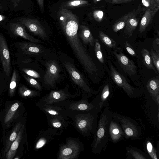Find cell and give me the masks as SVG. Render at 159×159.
Instances as JSON below:
<instances>
[{"mask_svg":"<svg viewBox=\"0 0 159 159\" xmlns=\"http://www.w3.org/2000/svg\"><path fill=\"white\" fill-rule=\"evenodd\" d=\"M78 29L64 31L74 54L84 71L93 81L98 74V70L92 58L84 47L78 34Z\"/></svg>","mask_w":159,"mask_h":159,"instance_id":"cell-1","label":"cell"},{"mask_svg":"<svg viewBox=\"0 0 159 159\" xmlns=\"http://www.w3.org/2000/svg\"><path fill=\"white\" fill-rule=\"evenodd\" d=\"M71 123L82 136L89 137L96 132L98 126V117L100 112L98 109L89 111L66 110Z\"/></svg>","mask_w":159,"mask_h":159,"instance_id":"cell-2","label":"cell"},{"mask_svg":"<svg viewBox=\"0 0 159 159\" xmlns=\"http://www.w3.org/2000/svg\"><path fill=\"white\" fill-rule=\"evenodd\" d=\"M96 131L93 135V140L91 144L92 152L95 154L100 153L105 148L109 138V125L112 119V112L109 107H105L100 112Z\"/></svg>","mask_w":159,"mask_h":159,"instance_id":"cell-3","label":"cell"},{"mask_svg":"<svg viewBox=\"0 0 159 159\" xmlns=\"http://www.w3.org/2000/svg\"><path fill=\"white\" fill-rule=\"evenodd\" d=\"M59 58L62 65L68 73L72 82L82 94L96 95L99 92L93 89L82 74L79 71L71 59L63 53H60Z\"/></svg>","mask_w":159,"mask_h":159,"instance_id":"cell-4","label":"cell"},{"mask_svg":"<svg viewBox=\"0 0 159 159\" xmlns=\"http://www.w3.org/2000/svg\"><path fill=\"white\" fill-rule=\"evenodd\" d=\"M46 68L42 86L48 90L57 89V84L64 78V73L60 64L54 58H51L40 61Z\"/></svg>","mask_w":159,"mask_h":159,"instance_id":"cell-5","label":"cell"},{"mask_svg":"<svg viewBox=\"0 0 159 159\" xmlns=\"http://www.w3.org/2000/svg\"><path fill=\"white\" fill-rule=\"evenodd\" d=\"M59 145L57 159H77L84 150V145L79 139L70 137L66 138L65 143Z\"/></svg>","mask_w":159,"mask_h":159,"instance_id":"cell-6","label":"cell"},{"mask_svg":"<svg viewBox=\"0 0 159 159\" xmlns=\"http://www.w3.org/2000/svg\"><path fill=\"white\" fill-rule=\"evenodd\" d=\"M112 118L120 125L126 139H139L142 136L141 129L134 120L129 117L121 115L116 112L113 113Z\"/></svg>","mask_w":159,"mask_h":159,"instance_id":"cell-7","label":"cell"},{"mask_svg":"<svg viewBox=\"0 0 159 159\" xmlns=\"http://www.w3.org/2000/svg\"><path fill=\"white\" fill-rule=\"evenodd\" d=\"M31 42H21L19 43L20 47L25 54L32 56L40 61L48 59L54 56L51 51L43 46Z\"/></svg>","mask_w":159,"mask_h":159,"instance_id":"cell-8","label":"cell"},{"mask_svg":"<svg viewBox=\"0 0 159 159\" xmlns=\"http://www.w3.org/2000/svg\"><path fill=\"white\" fill-rule=\"evenodd\" d=\"M92 95L89 93L82 94V98L80 100L74 101L68 99L52 104L61 106L69 111H85L95 109L98 110L92 101L90 102L89 101V98Z\"/></svg>","mask_w":159,"mask_h":159,"instance_id":"cell-9","label":"cell"},{"mask_svg":"<svg viewBox=\"0 0 159 159\" xmlns=\"http://www.w3.org/2000/svg\"><path fill=\"white\" fill-rule=\"evenodd\" d=\"M69 85L67 84L62 89L52 91L43 96L39 102L53 104L80 96L81 93L80 90L76 89V92L74 94H71L69 91Z\"/></svg>","mask_w":159,"mask_h":159,"instance_id":"cell-10","label":"cell"},{"mask_svg":"<svg viewBox=\"0 0 159 159\" xmlns=\"http://www.w3.org/2000/svg\"><path fill=\"white\" fill-rule=\"evenodd\" d=\"M111 75L115 83L121 88L130 98H136L140 95L139 92L127 81L123 75L119 73L112 66H110Z\"/></svg>","mask_w":159,"mask_h":159,"instance_id":"cell-11","label":"cell"},{"mask_svg":"<svg viewBox=\"0 0 159 159\" xmlns=\"http://www.w3.org/2000/svg\"><path fill=\"white\" fill-rule=\"evenodd\" d=\"M61 134L57 129L51 127H49L46 130H40L35 142L34 149L38 150L42 148Z\"/></svg>","mask_w":159,"mask_h":159,"instance_id":"cell-12","label":"cell"},{"mask_svg":"<svg viewBox=\"0 0 159 159\" xmlns=\"http://www.w3.org/2000/svg\"><path fill=\"white\" fill-rule=\"evenodd\" d=\"M19 21L31 32L43 40H46L47 35L45 29L38 20L34 19L21 18L19 19Z\"/></svg>","mask_w":159,"mask_h":159,"instance_id":"cell-13","label":"cell"},{"mask_svg":"<svg viewBox=\"0 0 159 159\" xmlns=\"http://www.w3.org/2000/svg\"><path fill=\"white\" fill-rule=\"evenodd\" d=\"M0 57L3 70L8 77L11 70L10 55L6 40L2 34H0Z\"/></svg>","mask_w":159,"mask_h":159,"instance_id":"cell-14","label":"cell"},{"mask_svg":"<svg viewBox=\"0 0 159 159\" xmlns=\"http://www.w3.org/2000/svg\"><path fill=\"white\" fill-rule=\"evenodd\" d=\"M144 11V8L140 5L139 6L136 10L134 9L132 11L127 19L124 30V33L128 37L132 36L133 32L138 25L143 11Z\"/></svg>","mask_w":159,"mask_h":159,"instance_id":"cell-15","label":"cell"},{"mask_svg":"<svg viewBox=\"0 0 159 159\" xmlns=\"http://www.w3.org/2000/svg\"><path fill=\"white\" fill-rule=\"evenodd\" d=\"M36 105L45 115L47 114L69 119L67 115L66 110L64 107L39 102H37Z\"/></svg>","mask_w":159,"mask_h":159,"instance_id":"cell-16","label":"cell"},{"mask_svg":"<svg viewBox=\"0 0 159 159\" xmlns=\"http://www.w3.org/2000/svg\"><path fill=\"white\" fill-rule=\"evenodd\" d=\"M114 54L121 67L125 72L130 76L137 73V67L134 62L130 59L121 51L114 52Z\"/></svg>","mask_w":159,"mask_h":159,"instance_id":"cell-17","label":"cell"},{"mask_svg":"<svg viewBox=\"0 0 159 159\" xmlns=\"http://www.w3.org/2000/svg\"><path fill=\"white\" fill-rule=\"evenodd\" d=\"M96 97L92 101L100 112L103 107H109L110 98V91L109 85L106 84L103 87L101 93L99 92Z\"/></svg>","mask_w":159,"mask_h":159,"instance_id":"cell-18","label":"cell"},{"mask_svg":"<svg viewBox=\"0 0 159 159\" xmlns=\"http://www.w3.org/2000/svg\"><path fill=\"white\" fill-rule=\"evenodd\" d=\"M9 27L11 32L17 36H20L30 42L39 43H43L27 33L25 26L19 22L10 23Z\"/></svg>","mask_w":159,"mask_h":159,"instance_id":"cell-19","label":"cell"},{"mask_svg":"<svg viewBox=\"0 0 159 159\" xmlns=\"http://www.w3.org/2000/svg\"><path fill=\"white\" fill-rule=\"evenodd\" d=\"M45 115L47 117L49 127L57 129L61 134L71 124L69 119L47 114Z\"/></svg>","mask_w":159,"mask_h":159,"instance_id":"cell-20","label":"cell"},{"mask_svg":"<svg viewBox=\"0 0 159 159\" xmlns=\"http://www.w3.org/2000/svg\"><path fill=\"white\" fill-rule=\"evenodd\" d=\"M109 137L114 143L118 142L124 137V132L120 125L112 118L109 123Z\"/></svg>","mask_w":159,"mask_h":159,"instance_id":"cell-21","label":"cell"},{"mask_svg":"<svg viewBox=\"0 0 159 159\" xmlns=\"http://www.w3.org/2000/svg\"><path fill=\"white\" fill-rule=\"evenodd\" d=\"M147 89L152 99L158 106L159 104V80L153 77L147 82Z\"/></svg>","mask_w":159,"mask_h":159,"instance_id":"cell-22","label":"cell"},{"mask_svg":"<svg viewBox=\"0 0 159 159\" xmlns=\"http://www.w3.org/2000/svg\"><path fill=\"white\" fill-rule=\"evenodd\" d=\"M158 10L157 9L154 10L149 9L145 10L139 24V31L140 33H143L152 22L154 16Z\"/></svg>","mask_w":159,"mask_h":159,"instance_id":"cell-23","label":"cell"},{"mask_svg":"<svg viewBox=\"0 0 159 159\" xmlns=\"http://www.w3.org/2000/svg\"><path fill=\"white\" fill-rule=\"evenodd\" d=\"M79 36L84 44H88L92 46L94 45V39L87 26L83 25L80 26Z\"/></svg>","mask_w":159,"mask_h":159,"instance_id":"cell-24","label":"cell"},{"mask_svg":"<svg viewBox=\"0 0 159 159\" xmlns=\"http://www.w3.org/2000/svg\"><path fill=\"white\" fill-rule=\"evenodd\" d=\"M24 125H22L15 140L11 145L6 155L7 159H12L16 154L17 150L22 138L24 128Z\"/></svg>","mask_w":159,"mask_h":159,"instance_id":"cell-25","label":"cell"},{"mask_svg":"<svg viewBox=\"0 0 159 159\" xmlns=\"http://www.w3.org/2000/svg\"><path fill=\"white\" fill-rule=\"evenodd\" d=\"M89 5V1L86 0H70L62 4L60 8L74 9Z\"/></svg>","mask_w":159,"mask_h":159,"instance_id":"cell-26","label":"cell"},{"mask_svg":"<svg viewBox=\"0 0 159 159\" xmlns=\"http://www.w3.org/2000/svg\"><path fill=\"white\" fill-rule=\"evenodd\" d=\"M141 55L144 65L148 69L152 70L155 73L157 74V71L153 64L149 51L146 49H143L141 51Z\"/></svg>","mask_w":159,"mask_h":159,"instance_id":"cell-27","label":"cell"},{"mask_svg":"<svg viewBox=\"0 0 159 159\" xmlns=\"http://www.w3.org/2000/svg\"><path fill=\"white\" fill-rule=\"evenodd\" d=\"M19 92L20 95L23 97H35L41 95L39 91L30 89L23 85L19 87Z\"/></svg>","mask_w":159,"mask_h":159,"instance_id":"cell-28","label":"cell"},{"mask_svg":"<svg viewBox=\"0 0 159 159\" xmlns=\"http://www.w3.org/2000/svg\"><path fill=\"white\" fill-rule=\"evenodd\" d=\"M132 12V11L125 14L116 21L112 26L114 32H116L125 27L127 19Z\"/></svg>","mask_w":159,"mask_h":159,"instance_id":"cell-29","label":"cell"},{"mask_svg":"<svg viewBox=\"0 0 159 159\" xmlns=\"http://www.w3.org/2000/svg\"><path fill=\"white\" fill-rule=\"evenodd\" d=\"M22 71L26 75L38 79L39 81L42 83L45 72H43V71H39L28 68H23L22 69Z\"/></svg>","mask_w":159,"mask_h":159,"instance_id":"cell-30","label":"cell"},{"mask_svg":"<svg viewBox=\"0 0 159 159\" xmlns=\"http://www.w3.org/2000/svg\"><path fill=\"white\" fill-rule=\"evenodd\" d=\"M21 126V122H19L16 124L14 127L13 131L10 135L9 139L7 143L5 149V152H7L11 145L16 139L18 133Z\"/></svg>","mask_w":159,"mask_h":159,"instance_id":"cell-31","label":"cell"},{"mask_svg":"<svg viewBox=\"0 0 159 159\" xmlns=\"http://www.w3.org/2000/svg\"><path fill=\"white\" fill-rule=\"evenodd\" d=\"M99 37L101 41L107 47L114 48L116 46V42L112 38L102 31L98 32Z\"/></svg>","mask_w":159,"mask_h":159,"instance_id":"cell-32","label":"cell"},{"mask_svg":"<svg viewBox=\"0 0 159 159\" xmlns=\"http://www.w3.org/2000/svg\"><path fill=\"white\" fill-rule=\"evenodd\" d=\"M18 77V74L15 68H14L9 87V93L10 96H12L14 93L17 82Z\"/></svg>","mask_w":159,"mask_h":159,"instance_id":"cell-33","label":"cell"},{"mask_svg":"<svg viewBox=\"0 0 159 159\" xmlns=\"http://www.w3.org/2000/svg\"><path fill=\"white\" fill-rule=\"evenodd\" d=\"M23 76L26 80L31 86L39 92H41L42 91V85L34 78L26 75H24Z\"/></svg>","mask_w":159,"mask_h":159,"instance_id":"cell-34","label":"cell"},{"mask_svg":"<svg viewBox=\"0 0 159 159\" xmlns=\"http://www.w3.org/2000/svg\"><path fill=\"white\" fill-rule=\"evenodd\" d=\"M19 107V104L18 103H15L11 106L5 116V123L8 122L12 119Z\"/></svg>","mask_w":159,"mask_h":159,"instance_id":"cell-35","label":"cell"},{"mask_svg":"<svg viewBox=\"0 0 159 159\" xmlns=\"http://www.w3.org/2000/svg\"><path fill=\"white\" fill-rule=\"evenodd\" d=\"M141 2L145 10L149 9L154 10L159 9V7L157 6L155 0H142Z\"/></svg>","mask_w":159,"mask_h":159,"instance_id":"cell-36","label":"cell"},{"mask_svg":"<svg viewBox=\"0 0 159 159\" xmlns=\"http://www.w3.org/2000/svg\"><path fill=\"white\" fill-rule=\"evenodd\" d=\"M94 51L96 56L99 61L103 63L104 59L101 49V46L98 39L95 40Z\"/></svg>","mask_w":159,"mask_h":159,"instance_id":"cell-37","label":"cell"},{"mask_svg":"<svg viewBox=\"0 0 159 159\" xmlns=\"http://www.w3.org/2000/svg\"><path fill=\"white\" fill-rule=\"evenodd\" d=\"M149 52L153 64L157 71V74H158L159 73V54L152 49H151Z\"/></svg>","mask_w":159,"mask_h":159,"instance_id":"cell-38","label":"cell"},{"mask_svg":"<svg viewBox=\"0 0 159 159\" xmlns=\"http://www.w3.org/2000/svg\"><path fill=\"white\" fill-rule=\"evenodd\" d=\"M127 153L131 155L133 158L136 159H146L147 158L142 152L134 148H129L127 150Z\"/></svg>","mask_w":159,"mask_h":159,"instance_id":"cell-39","label":"cell"},{"mask_svg":"<svg viewBox=\"0 0 159 159\" xmlns=\"http://www.w3.org/2000/svg\"><path fill=\"white\" fill-rule=\"evenodd\" d=\"M146 148L148 152L152 158L158 159L156 150L150 142L147 141L146 143Z\"/></svg>","mask_w":159,"mask_h":159,"instance_id":"cell-40","label":"cell"},{"mask_svg":"<svg viewBox=\"0 0 159 159\" xmlns=\"http://www.w3.org/2000/svg\"><path fill=\"white\" fill-rule=\"evenodd\" d=\"M92 15L93 19L95 20L100 22L104 18V13L102 11L98 10L94 11L92 13Z\"/></svg>","mask_w":159,"mask_h":159,"instance_id":"cell-41","label":"cell"},{"mask_svg":"<svg viewBox=\"0 0 159 159\" xmlns=\"http://www.w3.org/2000/svg\"><path fill=\"white\" fill-rule=\"evenodd\" d=\"M125 45V48L128 53L133 56H135L136 54L135 51L130 44L128 42L126 41Z\"/></svg>","mask_w":159,"mask_h":159,"instance_id":"cell-42","label":"cell"},{"mask_svg":"<svg viewBox=\"0 0 159 159\" xmlns=\"http://www.w3.org/2000/svg\"><path fill=\"white\" fill-rule=\"evenodd\" d=\"M134 0H105L107 3L111 4H119L129 2Z\"/></svg>","mask_w":159,"mask_h":159,"instance_id":"cell-43","label":"cell"},{"mask_svg":"<svg viewBox=\"0 0 159 159\" xmlns=\"http://www.w3.org/2000/svg\"><path fill=\"white\" fill-rule=\"evenodd\" d=\"M153 47L157 53L159 54V38L157 37L153 42Z\"/></svg>","mask_w":159,"mask_h":159,"instance_id":"cell-44","label":"cell"},{"mask_svg":"<svg viewBox=\"0 0 159 159\" xmlns=\"http://www.w3.org/2000/svg\"><path fill=\"white\" fill-rule=\"evenodd\" d=\"M38 6L41 11L43 13L44 12V0H36Z\"/></svg>","mask_w":159,"mask_h":159,"instance_id":"cell-45","label":"cell"},{"mask_svg":"<svg viewBox=\"0 0 159 159\" xmlns=\"http://www.w3.org/2000/svg\"><path fill=\"white\" fill-rule=\"evenodd\" d=\"M23 0H11L12 3H13L14 7H17L19 3Z\"/></svg>","mask_w":159,"mask_h":159,"instance_id":"cell-46","label":"cell"},{"mask_svg":"<svg viewBox=\"0 0 159 159\" xmlns=\"http://www.w3.org/2000/svg\"><path fill=\"white\" fill-rule=\"evenodd\" d=\"M101 0H93V1L94 3L96 4L98 2L101 1Z\"/></svg>","mask_w":159,"mask_h":159,"instance_id":"cell-47","label":"cell"},{"mask_svg":"<svg viewBox=\"0 0 159 159\" xmlns=\"http://www.w3.org/2000/svg\"><path fill=\"white\" fill-rule=\"evenodd\" d=\"M158 7H159V0H155Z\"/></svg>","mask_w":159,"mask_h":159,"instance_id":"cell-48","label":"cell"},{"mask_svg":"<svg viewBox=\"0 0 159 159\" xmlns=\"http://www.w3.org/2000/svg\"><path fill=\"white\" fill-rule=\"evenodd\" d=\"M2 6H1V4H0V9H2Z\"/></svg>","mask_w":159,"mask_h":159,"instance_id":"cell-49","label":"cell"},{"mask_svg":"<svg viewBox=\"0 0 159 159\" xmlns=\"http://www.w3.org/2000/svg\"></svg>","mask_w":159,"mask_h":159,"instance_id":"cell-50","label":"cell"}]
</instances>
